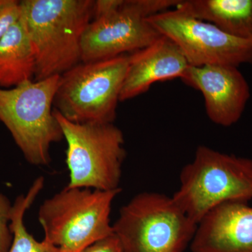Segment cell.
<instances>
[{
    "instance_id": "obj_14",
    "label": "cell",
    "mask_w": 252,
    "mask_h": 252,
    "mask_svg": "<svg viewBox=\"0 0 252 252\" xmlns=\"http://www.w3.org/2000/svg\"><path fill=\"white\" fill-rule=\"evenodd\" d=\"M36 60L21 21L0 40V88L9 89L34 80Z\"/></svg>"
},
{
    "instance_id": "obj_12",
    "label": "cell",
    "mask_w": 252,
    "mask_h": 252,
    "mask_svg": "<svg viewBox=\"0 0 252 252\" xmlns=\"http://www.w3.org/2000/svg\"><path fill=\"white\" fill-rule=\"evenodd\" d=\"M189 66L178 46L160 35L150 45L129 54L120 102L147 93L155 83L181 79Z\"/></svg>"
},
{
    "instance_id": "obj_8",
    "label": "cell",
    "mask_w": 252,
    "mask_h": 252,
    "mask_svg": "<svg viewBox=\"0 0 252 252\" xmlns=\"http://www.w3.org/2000/svg\"><path fill=\"white\" fill-rule=\"evenodd\" d=\"M179 3L174 9L147 18L160 34L178 46L189 65L252 63V41L230 35L212 23L195 18Z\"/></svg>"
},
{
    "instance_id": "obj_16",
    "label": "cell",
    "mask_w": 252,
    "mask_h": 252,
    "mask_svg": "<svg viewBox=\"0 0 252 252\" xmlns=\"http://www.w3.org/2000/svg\"><path fill=\"white\" fill-rule=\"evenodd\" d=\"M12 207L9 199L0 193V252H8L12 243L9 227Z\"/></svg>"
},
{
    "instance_id": "obj_18",
    "label": "cell",
    "mask_w": 252,
    "mask_h": 252,
    "mask_svg": "<svg viewBox=\"0 0 252 252\" xmlns=\"http://www.w3.org/2000/svg\"><path fill=\"white\" fill-rule=\"evenodd\" d=\"M124 0H96L93 7V20L107 17L119 11Z\"/></svg>"
},
{
    "instance_id": "obj_2",
    "label": "cell",
    "mask_w": 252,
    "mask_h": 252,
    "mask_svg": "<svg viewBox=\"0 0 252 252\" xmlns=\"http://www.w3.org/2000/svg\"><path fill=\"white\" fill-rule=\"evenodd\" d=\"M180 182L172 198L198 225L221 204L252 200V159L200 146L193 161L182 169Z\"/></svg>"
},
{
    "instance_id": "obj_4",
    "label": "cell",
    "mask_w": 252,
    "mask_h": 252,
    "mask_svg": "<svg viewBox=\"0 0 252 252\" xmlns=\"http://www.w3.org/2000/svg\"><path fill=\"white\" fill-rule=\"evenodd\" d=\"M60 77L28 81L12 89L0 88V122L26 160L36 166L49 165L51 144L64 139L52 109Z\"/></svg>"
},
{
    "instance_id": "obj_5",
    "label": "cell",
    "mask_w": 252,
    "mask_h": 252,
    "mask_svg": "<svg viewBox=\"0 0 252 252\" xmlns=\"http://www.w3.org/2000/svg\"><path fill=\"white\" fill-rule=\"evenodd\" d=\"M112 225L124 252H183L197 228L173 198L152 192L135 195Z\"/></svg>"
},
{
    "instance_id": "obj_3",
    "label": "cell",
    "mask_w": 252,
    "mask_h": 252,
    "mask_svg": "<svg viewBox=\"0 0 252 252\" xmlns=\"http://www.w3.org/2000/svg\"><path fill=\"white\" fill-rule=\"evenodd\" d=\"M121 191V188L102 191L65 187L39 207L38 219L44 238L60 252H84L114 235L111 210Z\"/></svg>"
},
{
    "instance_id": "obj_17",
    "label": "cell",
    "mask_w": 252,
    "mask_h": 252,
    "mask_svg": "<svg viewBox=\"0 0 252 252\" xmlns=\"http://www.w3.org/2000/svg\"><path fill=\"white\" fill-rule=\"evenodd\" d=\"M21 17L20 1L0 0V40Z\"/></svg>"
},
{
    "instance_id": "obj_7",
    "label": "cell",
    "mask_w": 252,
    "mask_h": 252,
    "mask_svg": "<svg viewBox=\"0 0 252 252\" xmlns=\"http://www.w3.org/2000/svg\"><path fill=\"white\" fill-rule=\"evenodd\" d=\"M129 55L81 62L60 77L54 109L79 124H113L128 67Z\"/></svg>"
},
{
    "instance_id": "obj_11",
    "label": "cell",
    "mask_w": 252,
    "mask_h": 252,
    "mask_svg": "<svg viewBox=\"0 0 252 252\" xmlns=\"http://www.w3.org/2000/svg\"><path fill=\"white\" fill-rule=\"evenodd\" d=\"M192 252H252V207L245 202L219 205L197 225Z\"/></svg>"
},
{
    "instance_id": "obj_13",
    "label": "cell",
    "mask_w": 252,
    "mask_h": 252,
    "mask_svg": "<svg viewBox=\"0 0 252 252\" xmlns=\"http://www.w3.org/2000/svg\"><path fill=\"white\" fill-rule=\"evenodd\" d=\"M181 4L195 18L252 41V0H185Z\"/></svg>"
},
{
    "instance_id": "obj_9",
    "label": "cell",
    "mask_w": 252,
    "mask_h": 252,
    "mask_svg": "<svg viewBox=\"0 0 252 252\" xmlns=\"http://www.w3.org/2000/svg\"><path fill=\"white\" fill-rule=\"evenodd\" d=\"M160 34L147 21L135 0L107 17L92 20L81 39V62L89 63L132 54L154 42Z\"/></svg>"
},
{
    "instance_id": "obj_10",
    "label": "cell",
    "mask_w": 252,
    "mask_h": 252,
    "mask_svg": "<svg viewBox=\"0 0 252 252\" xmlns=\"http://www.w3.org/2000/svg\"><path fill=\"white\" fill-rule=\"evenodd\" d=\"M181 79L203 94L207 115L212 122L228 127L241 118L250 91L248 81L238 67L189 65Z\"/></svg>"
},
{
    "instance_id": "obj_15",
    "label": "cell",
    "mask_w": 252,
    "mask_h": 252,
    "mask_svg": "<svg viewBox=\"0 0 252 252\" xmlns=\"http://www.w3.org/2000/svg\"><path fill=\"white\" fill-rule=\"evenodd\" d=\"M44 185V178L38 177L26 195H18L15 200L10 219L12 243L8 252H60L59 249L43 239L38 241L28 231L24 224V216L38 196Z\"/></svg>"
},
{
    "instance_id": "obj_19",
    "label": "cell",
    "mask_w": 252,
    "mask_h": 252,
    "mask_svg": "<svg viewBox=\"0 0 252 252\" xmlns=\"http://www.w3.org/2000/svg\"><path fill=\"white\" fill-rule=\"evenodd\" d=\"M84 252H124L122 245L115 235L97 242Z\"/></svg>"
},
{
    "instance_id": "obj_6",
    "label": "cell",
    "mask_w": 252,
    "mask_h": 252,
    "mask_svg": "<svg viewBox=\"0 0 252 252\" xmlns=\"http://www.w3.org/2000/svg\"><path fill=\"white\" fill-rule=\"evenodd\" d=\"M67 142V188L109 191L120 189L126 157L124 136L114 124H79L54 109Z\"/></svg>"
},
{
    "instance_id": "obj_1",
    "label": "cell",
    "mask_w": 252,
    "mask_h": 252,
    "mask_svg": "<svg viewBox=\"0 0 252 252\" xmlns=\"http://www.w3.org/2000/svg\"><path fill=\"white\" fill-rule=\"evenodd\" d=\"M94 0H22L21 17L36 60L34 81L81 63V39L93 20Z\"/></svg>"
}]
</instances>
